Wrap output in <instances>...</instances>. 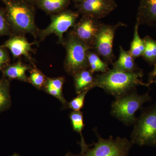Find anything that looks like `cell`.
I'll use <instances>...</instances> for the list:
<instances>
[{
	"label": "cell",
	"instance_id": "d4e9b609",
	"mask_svg": "<svg viewBox=\"0 0 156 156\" xmlns=\"http://www.w3.org/2000/svg\"><path fill=\"white\" fill-rule=\"evenodd\" d=\"M13 35L7 20L5 10L0 7V37L4 36L10 37Z\"/></svg>",
	"mask_w": 156,
	"mask_h": 156
},
{
	"label": "cell",
	"instance_id": "5b68a950",
	"mask_svg": "<svg viewBox=\"0 0 156 156\" xmlns=\"http://www.w3.org/2000/svg\"><path fill=\"white\" fill-rule=\"evenodd\" d=\"M65 48L63 66L68 74L74 76L81 70L89 69L87 60L88 51L92 48L77 38L69 31L62 43Z\"/></svg>",
	"mask_w": 156,
	"mask_h": 156
},
{
	"label": "cell",
	"instance_id": "603a6c76",
	"mask_svg": "<svg viewBox=\"0 0 156 156\" xmlns=\"http://www.w3.org/2000/svg\"><path fill=\"white\" fill-rule=\"evenodd\" d=\"M30 75L28 77L29 83L39 90H43L44 87L48 77L43 73L35 65L29 71Z\"/></svg>",
	"mask_w": 156,
	"mask_h": 156
},
{
	"label": "cell",
	"instance_id": "8fae6325",
	"mask_svg": "<svg viewBox=\"0 0 156 156\" xmlns=\"http://www.w3.org/2000/svg\"><path fill=\"white\" fill-rule=\"evenodd\" d=\"M9 37L3 46L11 51L13 57L17 58L23 56L32 65H35L34 59L31 53H34L32 46L37 44V41L30 43L24 35H13Z\"/></svg>",
	"mask_w": 156,
	"mask_h": 156
},
{
	"label": "cell",
	"instance_id": "e0dca14e",
	"mask_svg": "<svg viewBox=\"0 0 156 156\" xmlns=\"http://www.w3.org/2000/svg\"><path fill=\"white\" fill-rule=\"evenodd\" d=\"M35 4L47 14L52 15L66 10L70 0H37Z\"/></svg>",
	"mask_w": 156,
	"mask_h": 156
},
{
	"label": "cell",
	"instance_id": "7a4b0ae2",
	"mask_svg": "<svg viewBox=\"0 0 156 156\" xmlns=\"http://www.w3.org/2000/svg\"><path fill=\"white\" fill-rule=\"evenodd\" d=\"M5 5L6 16L14 35L28 34L38 38L40 29L35 21L34 4L25 0H1Z\"/></svg>",
	"mask_w": 156,
	"mask_h": 156
},
{
	"label": "cell",
	"instance_id": "8992f818",
	"mask_svg": "<svg viewBox=\"0 0 156 156\" xmlns=\"http://www.w3.org/2000/svg\"><path fill=\"white\" fill-rule=\"evenodd\" d=\"M141 110L131 132V141L140 146H156V101Z\"/></svg>",
	"mask_w": 156,
	"mask_h": 156
},
{
	"label": "cell",
	"instance_id": "2e32d148",
	"mask_svg": "<svg viewBox=\"0 0 156 156\" xmlns=\"http://www.w3.org/2000/svg\"><path fill=\"white\" fill-rule=\"evenodd\" d=\"M134 59L129 51L124 50L120 46L119 56L117 60L112 63L113 68L127 72L136 71L140 69Z\"/></svg>",
	"mask_w": 156,
	"mask_h": 156
},
{
	"label": "cell",
	"instance_id": "7402d4cb",
	"mask_svg": "<svg viewBox=\"0 0 156 156\" xmlns=\"http://www.w3.org/2000/svg\"><path fill=\"white\" fill-rule=\"evenodd\" d=\"M143 40L145 48L143 57L149 64H154L156 62V41L149 36Z\"/></svg>",
	"mask_w": 156,
	"mask_h": 156
},
{
	"label": "cell",
	"instance_id": "9c48e42d",
	"mask_svg": "<svg viewBox=\"0 0 156 156\" xmlns=\"http://www.w3.org/2000/svg\"><path fill=\"white\" fill-rule=\"evenodd\" d=\"M102 24L99 19L83 15L70 31L92 48V50L95 39Z\"/></svg>",
	"mask_w": 156,
	"mask_h": 156
},
{
	"label": "cell",
	"instance_id": "ac0fdd59",
	"mask_svg": "<svg viewBox=\"0 0 156 156\" xmlns=\"http://www.w3.org/2000/svg\"><path fill=\"white\" fill-rule=\"evenodd\" d=\"M89 69L92 73H106L109 69L108 64L104 61L97 53L91 50L87 53Z\"/></svg>",
	"mask_w": 156,
	"mask_h": 156
},
{
	"label": "cell",
	"instance_id": "277c9868",
	"mask_svg": "<svg viewBox=\"0 0 156 156\" xmlns=\"http://www.w3.org/2000/svg\"><path fill=\"white\" fill-rule=\"evenodd\" d=\"M97 137V142L94 143L92 148L90 146L81 151L80 154L67 153L66 156H129V152L134 144L126 137L118 136L114 139L112 136L108 139H104L98 132L96 128L94 130Z\"/></svg>",
	"mask_w": 156,
	"mask_h": 156
},
{
	"label": "cell",
	"instance_id": "44dd1931",
	"mask_svg": "<svg viewBox=\"0 0 156 156\" xmlns=\"http://www.w3.org/2000/svg\"><path fill=\"white\" fill-rule=\"evenodd\" d=\"M139 24L136 22L134 27V37L131 42L130 50L131 55L134 58L142 56L144 52L145 45L143 39L140 36L138 32Z\"/></svg>",
	"mask_w": 156,
	"mask_h": 156
},
{
	"label": "cell",
	"instance_id": "6da1fadb",
	"mask_svg": "<svg viewBox=\"0 0 156 156\" xmlns=\"http://www.w3.org/2000/svg\"><path fill=\"white\" fill-rule=\"evenodd\" d=\"M143 76L141 69L127 72L113 68L106 73L95 76L94 87L101 88L107 93L116 98L131 92L137 86L149 87L150 83L142 82Z\"/></svg>",
	"mask_w": 156,
	"mask_h": 156
},
{
	"label": "cell",
	"instance_id": "30bf717a",
	"mask_svg": "<svg viewBox=\"0 0 156 156\" xmlns=\"http://www.w3.org/2000/svg\"><path fill=\"white\" fill-rule=\"evenodd\" d=\"M117 6L115 0H85L76 4L79 14L97 19L106 17Z\"/></svg>",
	"mask_w": 156,
	"mask_h": 156
},
{
	"label": "cell",
	"instance_id": "f546056e",
	"mask_svg": "<svg viewBox=\"0 0 156 156\" xmlns=\"http://www.w3.org/2000/svg\"><path fill=\"white\" fill-rule=\"evenodd\" d=\"M11 156H20L18 154H17V153H14V154L13 155H12Z\"/></svg>",
	"mask_w": 156,
	"mask_h": 156
},
{
	"label": "cell",
	"instance_id": "9a60e30c",
	"mask_svg": "<svg viewBox=\"0 0 156 156\" xmlns=\"http://www.w3.org/2000/svg\"><path fill=\"white\" fill-rule=\"evenodd\" d=\"M89 69L83 70L73 76L76 93L79 94L86 89L94 88L95 76Z\"/></svg>",
	"mask_w": 156,
	"mask_h": 156
},
{
	"label": "cell",
	"instance_id": "7c38bea8",
	"mask_svg": "<svg viewBox=\"0 0 156 156\" xmlns=\"http://www.w3.org/2000/svg\"><path fill=\"white\" fill-rule=\"evenodd\" d=\"M136 17L139 25L156 23V0H140Z\"/></svg>",
	"mask_w": 156,
	"mask_h": 156
},
{
	"label": "cell",
	"instance_id": "f1b7e54d",
	"mask_svg": "<svg viewBox=\"0 0 156 156\" xmlns=\"http://www.w3.org/2000/svg\"><path fill=\"white\" fill-rule=\"evenodd\" d=\"M27 2H28L31 3V4H35L36 1L37 0H25Z\"/></svg>",
	"mask_w": 156,
	"mask_h": 156
},
{
	"label": "cell",
	"instance_id": "d6986e66",
	"mask_svg": "<svg viewBox=\"0 0 156 156\" xmlns=\"http://www.w3.org/2000/svg\"><path fill=\"white\" fill-rule=\"evenodd\" d=\"M10 82L3 76L0 79V113L9 109L11 105Z\"/></svg>",
	"mask_w": 156,
	"mask_h": 156
},
{
	"label": "cell",
	"instance_id": "cb8c5ba5",
	"mask_svg": "<svg viewBox=\"0 0 156 156\" xmlns=\"http://www.w3.org/2000/svg\"><path fill=\"white\" fill-rule=\"evenodd\" d=\"M90 89L84 90L78 94L77 96L68 103L67 108H70L74 111H80L84 106L85 97Z\"/></svg>",
	"mask_w": 156,
	"mask_h": 156
},
{
	"label": "cell",
	"instance_id": "52a82bcc",
	"mask_svg": "<svg viewBox=\"0 0 156 156\" xmlns=\"http://www.w3.org/2000/svg\"><path fill=\"white\" fill-rule=\"evenodd\" d=\"M79 14L77 11L65 10L51 15L50 24L46 28L39 31V41H42L50 35L54 34L58 38V44H62L64 39L63 35L70 28L74 27Z\"/></svg>",
	"mask_w": 156,
	"mask_h": 156
},
{
	"label": "cell",
	"instance_id": "4fadbf2b",
	"mask_svg": "<svg viewBox=\"0 0 156 156\" xmlns=\"http://www.w3.org/2000/svg\"><path fill=\"white\" fill-rule=\"evenodd\" d=\"M32 67L31 64L24 63L19 59L14 63H10L3 69L2 71V76L10 81L17 80L29 83L28 77L27 76L26 72Z\"/></svg>",
	"mask_w": 156,
	"mask_h": 156
},
{
	"label": "cell",
	"instance_id": "4316f807",
	"mask_svg": "<svg viewBox=\"0 0 156 156\" xmlns=\"http://www.w3.org/2000/svg\"><path fill=\"white\" fill-rule=\"evenodd\" d=\"M154 69L150 73L148 76V83L151 84L154 83V79L156 77V62L154 64Z\"/></svg>",
	"mask_w": 156,
	"mask_h": 156
},
{
	"label": "cell",
	"instance_id": "ffe728a7",
	"mask_svg": "<svg viewBox=\"0 0 156 156\" xmlns=\"http://www.w3.org/2000/svg\"><path fill=\"white\" fill-rule=\"evenodd\" d=\"M73 130L77 132L80 135L81 140L79 144L80 145L81 149L83 150L88 146L84 140L83 136L82 134V131L83 130L84 126L83 114L80 111H73L71 112L69 115Z\"/></svg>",
	"mask_w": 156,
	"mask_h": 156
},
{
	"label": "cell",
	"instance_id": "5bb4252c",
	"mask_svg": "<svg viewBox=\"0 0 156 156\" xmlns=\"http://www.w3.org/2000/svg\"><path fill=\"white\" fill-rule=\"evenodd\" d=\"M65 82L64 77L47 78L46 83L43 88L46 93L56 98L61 102L62 108H67L68 102L65 98L63 94V85Z\"/></svg>",
	"mask_w": 156,
	"mask_h": 156
},
{
	"label": "cell",
	"instance_id": "ba28073f",
	"mask_svg": "<svg viewBox=\"0 0 156 156\" xmlns=\"http://www.w3.org/2000/svg\"><path fill=\"white\" fill-rule=\"evenodd\" d=\"M125 26L121 22L115 25L102 23L98 33L92 50L108 64L112 63L114 59L113 46L116 31Z\"/></svg>",
	"mask_w": 156,
	"mask_h": 156
},
{
	"label": "cell",
	"instance_id": "4dcf8cb0",
	"mask_svg": "<svg viewBox=\"0 0 156 156\" xmlns=\"http://www.w3.org/2000/svg\"><path fill=\"white\" fill-rule=\"evenodd\" d=\"M154 83H156V80H155L154 81Z\"/></svg>",
	"mask_w": 156,
	"mask_h": 156
},
{
	"label": "cell",
	"instance_id": "484cf974",
	"mask_svg": "<svg viewBox=\"0 0 156 156\" xmlns=\"http://www.w3.org/2000/svg\"><path fill=\"white\" fill-rule=\"evenodd\" d=\"M11 58L7 48L3 45H0V72L10 64Z\"/></svg>",
	"mask_w": 156,
	"mask_h": 156
},
{
	"label": "cell",
	"instance_id": "83f0119b",
	"mask_svg": "<svg viewBox=\"0 0 156 156\" xmlns=\"http://www.w3.org/2000/svg\"><path fill=\"white\" fill-rule=\"evenodd\" d=\"M73 1L76 3V4H77L82 2L85 0H73Z\"/></svg>",
	"mask_w": 156,
	"mask_h": 156
},
{
	"label": "cell",
	"instance_id": "3957f363",
	"mask_svg": "<svg viewBox=\"0 0 156 156\" xmlns=\"http://www.w3.org/2000/svg\"><path fill=\"white\" fill-rule=\"evenodd\" d=\"M151 98L148 93L140 95L136 89L116 98L111 105V115L126 126L134 125L136 119L135 114L141 110L144 103L151 101Z\"/></svg>",
	"mask_w": 156,
	"mask_h": 156
}]
</instances>
